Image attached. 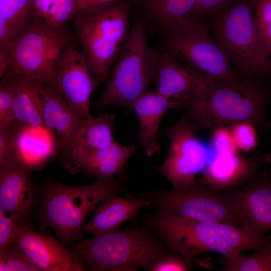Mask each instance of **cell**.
Instances as JSON below:
<instances>
[{"mask_svg": "<svg viewBox=\"0 0 271 271\" xmlns=\"http://www.w3.org/2000/svg\"><path fill=\"white\" fill-rule=\"evenodd\" d=\"M136 148L116 142L103 149L74 147L66 153L65 165L71 172H81L97 179L123 175L126 162Z\"/></svg>", "mask_w": 271, "mask_h": 271, "instance_id": "ac0fdd59", "label": "cell"}, {"mask_svg": "<svg viewBox=\"0 0 271 271\" xmlns=\"http://www.w3.org/2000/svg\"><path fill=\"white\" fill-rule=\"evenodd\" d=\"M165 52L209 78L227 84L238 81L230 61L210 37L204 22L185 21L163 31Z\"/></svg>", "mask_w": 271, "mask_h": 271, "instance_id": "30bf717a", "label": "cell"}, {"mask_svg": "<svg viewBox=\"0 0 271 271\" xmlns=\"http://www.w3.org/2000/svg\"><path fill=\"white\" fill-rule=\"evenodd\" d=\"M72 251L90 271L148 270L160 257L173 252L143 225L81 240Z\"/></svg>", "mask_w": 271, "mask_h": 271, "instance_id": "277c9868", "label": "cell"}, {"mask_svg": "<svg viewBox=\"0 0 271 271\" xmlns=\"http://www.w3.org/2000/svg\"><path fill=\"white\" fill-rule=\"evenodd\" d=\"M17 121L0 127V167L12 165L15 155V136Z\"/></svg>", "mask_w": 271, "mask_h": 271, "instance_id": "836d02e7", "label": "cell"}, {"mask_svg": "<svg viewBox=\"0 0 271 271\" xmlns=\"http://www.w3.org/2000/svg\"><path fill=\"white\" fill-rule=\"evenodd\" d=\"M114 122V115L104 113L82 119L69 151L74 147L103 149L111 146L115 142L113 139Z\"/></svg>", "mask_w": 271, "mask_h": 271, "instance_id": "cb8c5ba5", "label": "cell"}, {"mask_svg": "<svg viewBox=\"0 0 271 271\" xmlns=\"http://www.w3.org/2000/svg\"><path fill=\"white\" fill-rule=\"evenodd\" d=\"M220 261L224 271H271V239L254 254L221 255Z\"/></svg>", "mask_w": 271, "mask_h": 271, "instance_id": "484cf974", "label": "cell"}, {"mask_svg": "<svg viewBox=\"0 0 271 271\" xmlns=\"http://www.w3.org/2000/svg\"><path fill=\"white\" fill-rule=\"evenodd\" d=\"M192 265L179 254L171 252L158 259L148 271H189Z\"/></svg>", "mask_w": 271, "mask_h": 271, "instance_id": "d590c367", "label": "cell"}, {"mask_svg": "<svg viewBox=\"0 0 271 271\" xmlns=\"http://www.w3.org/2000/svg\"><path fill=\"white\" fill-rule=\"evenodd\" d=\"M179 106L178 101L168 98L157 91H147L134 103L131 109L139 121L137 141L148 157L160 153L158 137L161 122L168 110Z\"/></svg>", "mask_w": 271, "mask_h": 271, "instance_id": "d6986e66", "label": "cell"}, {"mask_svg": "<svg viewBox=\"0 0 271 271\" xmlns=\"http://www.w3.org/2000/svg\"><path fill=\"white\" fill-rule=\"evenodd\" d=\"M35 82L42 103L44 124L54 133L66 153L71 149L74 134L82 119L53 87Z\"/></svg>", "mask_w": 271, "mask_h": 271, "instance_id": "44dd1931", "label": "cell"}, {"mask_svg": "<svg viewBox=\"0 0 271 271\" xmlns=\"http://www.w3.org/2000/svg\"><path fill=\"white\" fill-rule=\"evenodd\" d=\"M53 0H32V21L43 22Z\"/></svg>", "mask_w": 271, "mask_h": 271, "instance_id": "f35d334b", "label": "cell"}, {"mask_svg": "<svg viewBox=\"0 0 271 271\" xmlns=\"http://www.w3.org/2000/svg\"><path fill=\"white\" fill-rule=\"evenodd\" d=\"M97 84L104 81L129 34V9L124 2L72 19Z\"/></svg>", "mask_w": 271, "mask_h": 271, "instance_id": "52a82bcc", "label": "cell"}, {"mask_svg": "<svg viewBox=\"0 0 271 271\" xmlns=\"http://www.w3.org/2000/svg\"><path fill=\"white\" fill-rule=\"evenodd\" d=\"M217 17L214 31L218 43L240 78L261 81L271 76V57L256 28L251 0H241Z\"/></svg>", "mask_w": 271, "mask_h": 271, "instance_id": "5b68a950", "label": "cell"}, {"mask_svg": "<svg viewBox=\"0 0 271 271\" xmlns=\"http://www.w3.org/2000/svg\"><path fill=\"white\" fill-rule=\"evenodd\" d=\"M19 224L16 215L0 210V254L6 252L13 244Z\"/></svg>", "mask_w": 271, "mask_h": 271, "instance_id": "d6a6232c", "label": "cell"}, {"mask_svg": "<svg viewBox=\"0 0 271 271\" xmlns=\"http://www.w3.org/2000/svg\"><path fill=\"white\" fill-rule=\"evenodd\" d=\"M142 225L192 264L199 254L215 252L226 255L258 250L271 239V235L254 234L241 227L157 213L147 214Z\"/></svg>", "mask_w": 271, "mask_h": 271, "instance_id": "7a4b0ae2", "label": "cell"}, {"mask_svg": "<svg viewBox=\"0 0 271 271\" xmlns=\"http://www.w3.org/2000/svg\"><path fill=\"white\" fill-rule=\"evenodd\" d=\"M194 126L185 114L171 126L160 131L170 141L166 158L154 169L162 174L173 187H180L197 182V174L206 168L207 154L196 136Z\"/></svg>", "mask_w": 271, "mask_h": 271, "instance_id": "8fae6325", "label": "cell"}, {"mask_svg": "<svg viewBox=\"0 0 271 271\" xmlns=\"http://www.w3.org/2000/svg\"><path fill=\"white\" fill-rule=\"evenodd\" d=\"M270 163L271 154L268 153L257 152L249 157L238 152L217 153L197 182L218 192H225L245 184L261 166Z\"/></svg>", "mask_w": 271, "mask_h": 271, "instance_id": "9a60e30c", "label": "cell"}, {"mask_svg": "<svg viewBox=\"0 0 271 271\" xmlns=\"http://www.w3.org/2000/svg\"><path fill=\"white\" fill-rule=\"evenodd\" d=\"M55 138L46 126L33 127L17 121L12 165H19L32 171L42 169L56 153Z\"/></svg>", "mask_w": 271, "mask_h": 271, "instance_id": "ffe728a7", "label": "cell"}, {"mask_svg": "<svg viewBox=\"0 0 271 271\" xmlns=\"http://www.w3.org/2000/svg\"><path fill=\"white\" fill-rule=\"evenodd\" d=\"M266 171L269 174V175L271 176V170H267Z\"/></svg>", "mask_w": 271, "mask_h": 271, "instance_id": "60d3db41", "label": "cell"}, {"mask_svg": "<svg viewBox=\"0 0 271 271\" xmlns=\"http://www.w3.org/2000/svg\"><path fill=\"white\" fill-rule=\"evenodd\" d=\"M142 196L131 193L125 197L110 196L96 206L91 219L84 225L83 230L94 235H99L117 230L124 222L135 219L138 213L151 205Z\"/></svg>", "mask_w": 271, "mask_h": 271, "instance_id": "7402d4cb", "label": "cell"}, {"mask_svg": "<svg viewBox=\"0 0 271 271\" xmlns=\"http://www.w3.org/2000/svg\"><path fill=\"white\" fill-rule=\"evenodd\" d=\"M6 74L11 76L13 82V112L15 119L30 126H45L42 103L36 82L21 75L8 73Z\"/></svg>", "mask_w": 271, "mask_h": 271, "instance_id": "603a6c76", "label": "cell"}, {"mask_svg": "<svg viewBox=\"0 0 271 271\" xmlns=\"http://www.w3.org/2000/svg\"><path fill=\"white\" fill-rule=\"evenodd\" d=\"M32 0H0V19L19 36L32 21Z\"/></svg>", "mask_w": 271, "mask_h": 271, "instance_id": "4316f807", "label": "cell"}, {"mask_svg": "<svg viewBox=\"0 0 271 271\" xmlns=\"http://www.w3.org/2000/svg\"><path fill=\"white\" fill-rule=\"evenodd\" d=\"M11 65V59L8 50L0 47V76L2 78Z\"/></svg>", "mask_w": 271, "mask_h": 271, "instance_id": "ab89813d", "label": "cell"}, {"mask_svg": "<svg viewBox=\"0 0 271 271\" xmlns=\"http://www.w3.org/2000/svg\"><path fill=\"white\" fill-rule=\"evenodd\" d=\"M1 271H39L13 244L0 254Z\"/></svg>", "mask_w": 271, "mask_h": 271, "instance_id": "1f68e13d", "label": "cell"}, {"mask_svg": "<svg viewBox=\"0 0 271 271\" xmlns=\"http://www.w3.org/2000/svg\"><path fill=\"white\" fill-rule=\"evenodd\" d=\"M57 92L82 119L91 116L89 98L97 85L84 54L70 43L63 51L57 68Z\"/></svg>", "mask_w": 271, "mask_h": 271, "instance_id": "7c38bea8", "label": "cell"}, {"mask_svg": "<svg viewBox=\"0 0 271 271\" xmlns=\"http://www.w3.org/2000/svg\"><path fill=\"white\" fill-rule=\"evenodd\" d=\"M239 0H197L186 21L204 22L210 15Z\"/></svg>", "mask_w": 271, "mask_h": 271, "instance_id": "e575fe53", "label": "cell"}, {"mask_svg": "<svg viewBox=\"0 0 271 271\" xmlns=\"http://www.w3.org/2000/svg\"><path fill=\"white\" fill-rule=\"evenodd\" d=\"M159 53L149 46L143 22H136L117 58L106 87L93 108L111 104L132 108L148 91L155 77Z\"/></svg>", "mask_w": 271, "mask_h": 271, "instance_id": "8992f818", "label": "cell"}, {"mask_svg": "<svg viewBox=\"0 0 271 271\" xmlns=\"http://www.w3.org/2000/svg\"><path fill=\"white\" fill-rule=\"evenodd\" d=\"M271 101V90L259 80L240 78L227 84L211 79L201 96L183 103L180 109L198 130L230 128L247 122L265 133L271 129L266 114Z\"/></svg>", "mask_w": 271, "mask_h": 271, "instance_id": "6da1fadb", "label": "cell"}, {"mask_svg": "<svg viewBox=\"0 0 271 271\" xmlns=\"http://www.w3.org/2000/svg\"><path fill=\"white\" fill-rule=\"evenodd\" d=\"M124 181L123 175L99 178L84 185H69L48 180L36 186L40 230L51 227L63 243L69 246L82 237L86 217L100 202L111 195L129 193L124 187Z\"/></svg>", "mask_w": 271, "mask_h": 271, "instance_id": "3957f363", "label": "cell"}, {"mask_svg": "<svg viewBox=\"0 0 271 271\" xmlns=\"http://www.w3.org/2000/svg\"><path fill=\"white\" fill-rule=\"evenodd\" d=\"M32 172L19 165L0 167V210L16 215L20 224L31 227V214L39 202Z\"/></svg>", "mask_w": 271, "mask_h": 271, "instance_id": "e0dca14e", "label": "cell"}, {"mask_svg": "<svg viewBox=\"0 0 271 271\" xmlns=\"http://www.w3.org/2000/svg\"><path fill=\"white\" fill-rule=\"evenodd\" d=\"M75 14L73 0H53L43 22L52 27H59L72 20Z\"/></svg>", "mask_w": 271, "mask_h": 271, "instance_id": "f1b7e54d", "label": "cell"}, {"mask_svg": "<svg viewBox=\"0 0 271 271\" xmlns=\"http://www.w3.org/2000/svg\"><path fill=\"white\" fill-rule=\"evenodd\" d=\"M251 5L258 35L271 57V0H251Z\"/></svg>", "mask_w": 271, "mask_h": 271, "instance_id": "83f0119b", "label": "cell"}, {"mask_svg": "<svg viewBox=\"0 0 271 271\" xmlns=\"http://www.w3.org/2000/svg\"><path fill=\"white\" fill-rule=\"evenodd\" d=\"M13 244L39 270L84 271L79 257L52 236L38 233L20 224Z\"/></svg>", "mask_w": 271, "mask_h": 271, "instance_id": "4fadbf2b", "label": "cell"}, {"mask_svg": "<svg viewBox=\"0 0 271 271\" xmlns=\"http://www.w3.org/2000/svg\"><path fill=\"white\" fill-rule=\"evenodd\" d=\"M230 131L236 148L239 151L249 152L257 145V129L254 126L247 122L237 123L232 126Z\"/></svg>", "mask_w": 271, "mask_h": 271, "instance_id": "4dcf8cb0", "label": "cell"}, {"mask_svg": "<svg viewBox=\"0 0 271 271\" xmlns=\"http://www.w3.org/2000/svg\"><path fill=\"white\" fill-rule=\"evenodd\" d=\"M70 43L62 26L52 27L32 21L8 50L11 65L7 73L49 84L57 90V66L63 51Z\"/></svg>", "mask_w": 271, "mask_h": 271, "instance_id": "ba28073f", "label": "cell"}, {"mask_svg": "<svg viewBox=\"0 0 271 271\" xmlns=\"http://www.w3.org/2000/svg\"><path fill=\"white\" fill-rule=\"evenodd\" d=\"M13 95L12 78L5 74L0 84V127L8 125L15 120L13 112Z\"/></svg>", "mask_w": 271, "mask_h": 271, "instance_id": "f546056e", "label": "cell"}, {"mask_svg": "<svg viewBox=\"0 0 271 271\" xmlns=\"http://www.w3.org/2000/svg\"><path fill=\"white\" fill-rule=\"evenodd\" d=\"M213 131L210 144L216 154L239 152L233 141L230 128L219 127Z\"/></svg>", "mask_w": 271, "mask_h": 271, "instance_id": "8d00e7d4", "label": "cell"}, {"mask_svg": "<svg viewBox=\"0 0 271 271\" xmlns=\"http://www.w3.org/2000/svg\"><path fill=\"white\" fill-rule=\"evenodd\" d=\"M231 197L241 227L258 235L271 232V176L258 172L241 188L226 192Z\"/></svg>", "mask_w": 271, "mask_h": 271, "instance_id": "5bb4252c", "label": "cell"}, {"mask_svg": "<svg viewBox=\"0 0 271 271\" xmlns=\"http://www.w3.org/2000/svg\"><path fill=\"white\" fill-rule=\"evenodd\" d=\"M141 196L154 205L157 213L180 216L203 222H215L241 227L231 197L221 194L197 181L191 185L172 187L168 191L153 188Z\"/></svg>", "mask_w": 271, "mask_h": 271, "instance_id": "9c48e42d", "label": "cell"}, {"mask_svg": "<svg viewBox=\"0 0 271 271\" xmlns=\"http://www.w3.org/2000/svg\"><path fill=\"white\" fill-rule=\"evenodd\" d=\"M74 16L92 13L124 2V0H73Z\"/></svg>", "mask_w": 271, "mask_h": 271, "instance_id": "74e56055", "label": "cell"}, {"mask_svg": "<svg viewBox=\"0 0 271 271\" xmlns=\"http://www.w3.org/2000/svg\"><path fill=\"white\" fill-rule=\"evenodd\" d=\"M197 0H146L150 19L164 31L186 21Z\"/></svg>", "mask_w": 271, "mask_h": 271, "instance_id": "d4e9b609", "label": "cell"}, {"mask_svg": "<svg viewBox=\"0 0 271 271\" xmlns=\"http://www.w3.org/2000/svg\"><path fill=\"white\" fill-rule=\"evenodd\" d=\"M157 91L180 102L201 96L211 78L178 60L167 52L159 53L155 77Z\"/></svg>", "mask_w": 271, "mask_h": 271, "instance_id": "2e32d148", "label": "cell"}]
</instances>
